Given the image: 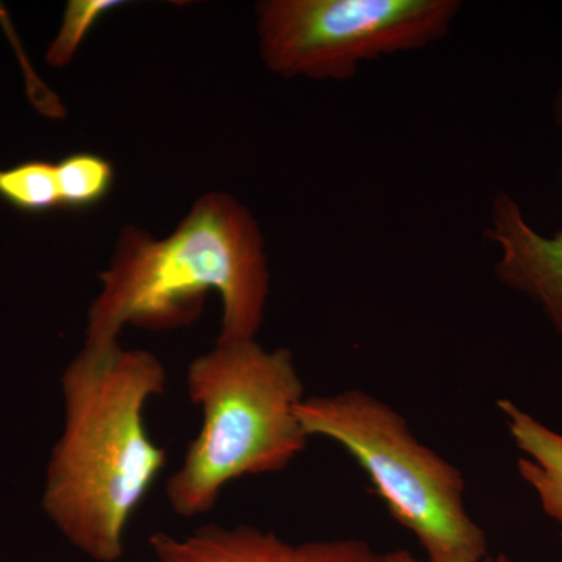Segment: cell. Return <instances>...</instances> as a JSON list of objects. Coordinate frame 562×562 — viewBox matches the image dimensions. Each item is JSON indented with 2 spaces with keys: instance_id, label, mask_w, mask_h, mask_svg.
Here are the masks:
<instances>
[{
  "instance_id": "obj_12",
  "label": "cell",
  "mask_w": 562,
  "mask_h": 562,
  "mask_svg": "<svg viewBox=\"0 0 562 562\" xmlns=\"http://www.w3.org/2000/svg\"><path fill=\"white\" fill-rule=\"evenodd\" d=\"M384 562H422L417 560L412 552L405 549L392 550V552L384 553ZM484 562H513L512 558L505 553L495 554V557H487Z\"/></svg>"
},
{
  "instance_id": "obj_9",
  "label": "cell",
  "mask_w": 562,
  "mask_h": 562,
  "mask_svg": "<svg viewBox=\"0 0 562 562\" xmlns=\"http://www.w3.org/2000/svg\"><path fill=\"white\" fill-rule=\"evenodd\" d=\"M61 209L87 210L109 198L114 184L113 165L102 155L76 151L55 165Z\"/></svg>"
},
{
  "instance_id": "obj_5",
  "label": "cell",
  "mask_w": 562,
  "mask_h": 562,
  "mask_svg": "<svg viewBox=\"0 0 562 562\" xmlns=\"http://www.w3.org/2000/svg\"><path fill=\"white\" fill-rule=\"evenodd\" d=\"M460 0H262L258 49L283 79L347 81L362 65L450 35Z\"/></svg>"
},
{
  "instance_id": "obj_8",
  "label": "cell",
  "mask_w": 562,
  "mask_h": 562,
  "mask_svg": "<svg viewBox=\"0 0 562 562\" xmlns=\"http://www.w3.org/2000/svg\"><path fill=\"white\" fill-rule=\"evenodd\" d=\"M497 408L514 446L522 453L517 460L520 479L535 494L542 513L562 525V432L509 398H501Z\"/></svg>"
},
{
  "instance_id": "obj_7",
  "label": "cell",
  "mask_w": 562,
  "mask_h": 562,
  "mask_svg": "<svg viewBox=\"0 0 562 562\" xmlns=\"http://www.w3.org/2000/svg\"><path fill=\"white\" fill-rule=\"evenodd\" d=\"M154 562H384L358 538L290 542L254 525H202L183 536H150Z\"/></svg>"
},
{
  "instance_id": "obj_3",
  "label": "cell",
  "mask_w": 562,
  "mask_h": 562,
  "mask_svg": "<svg viewBox=\"0 0 562 562\" xmlns=\"http://www.w3.org/2000/svg\"><path fill=\"white\" fill-rule=\"evenodd\" d=\"M184 386L202 427L166 483L177 516H205L235 480L286 471L305 452V386L286 347L216 341L190 362Z\"/></svg>"
},
{
  "instance_id": "obj_11",
  "label": "cell",
  "mask_w": 562,
  "mask_h": 562,
  "mask_svg": "<svg viewBox=\"0 0 562 562\" xmlns=\"http://www.w3.org/2000/svg\"><path fill=\"white\" fill-rule=\"evenodd\" d=\"M122 3L124 2L121 0H70L63 16L60 32L47 49V63L55 68L69 65L88 33L103 14L120 9Z\"/></svg>"
},
{
  "instance_id": "obj_10",
  "label": "cell",
  "mask_w": 562,
  "mask_h": 562,
  "mask_svg": "<svg viewBox=\"0 0 562 562\" xmlns=\"http://www.w3.org/2000/svg\"><path fill=\"white\" fill-rule=\"evenodd\" d=\"M0 199L29 214L61 209L57 168L49 161H25L0 169Z\"/></svg>"
},
{
  "instance_id": "obj_1",
  "label": "cell",
  "mask_w": 562,
  "mask_h": 562,
  "mask_svg": "<svg viewBox=\"0 0 562 562\" xmlns=\"http://www.w3.org/2000/svg\"><path fill=\"white\" fill-rule=\"evenodd\" d=\"M65 420L44 476L41 508L94 562H120L133 514L166 468L146 408L168 373L151 351L83 347L61 375Z\"/></svg>"
},
{
  "instance_id": "obj_4",
  "label": "cell",
  "mask_w": 562,
  "mask_h": 562,
  "mask_svg": "<svg viewBox=\"0 0 562 562\" xmlns=\"http://www.w3.org/2000/svg\"><path fill=\"white\" fill-rule=\"evenodd\" d=\"M297 417L310 438L338 443L371 480L392 519L417 539L427 562H484L486 531L465 505L457 465L422 443L401 413L362 390L310 395Z\"/></svg>"
},
{
  "instance_id": "obj_6",
  "label": "cell",
  "mask_w": 562,
  "mask_h": 562,
  "mask_svg": "<svg viewBox=\"0 0 562 562\" xmlns=\"http://www.w3.org/2000/svg\"><path fill=\"white\" fill-rule=\"evenodd\" d=\"M553 113L562 135V83ZM484 238L498 250L494 266L498 283L535 303L562 338V231L552 236L536 231L519 202L502 191L492 201Z\"/></svg>"
},
{
  "instance_id": "obj_2",
  "label": "cell",
  "mask_w": 562,
  "mask_h": 562,
  "mask_svg": "<svg viewBox=\"0 0 562 562\" xmlns=\"http://www.w3.org/2000/svg\"><path fill=\"white\" fill-rule=\"evenodd\" d=\"M101 291L87 314L83 347L120 344L125 325L166 331L201 316L210 291L221 299L217 342L251 341L271 292L266 241L251 211L228 192H206L162 239L122 228Z\"/></svg>"
}]
</instances>
